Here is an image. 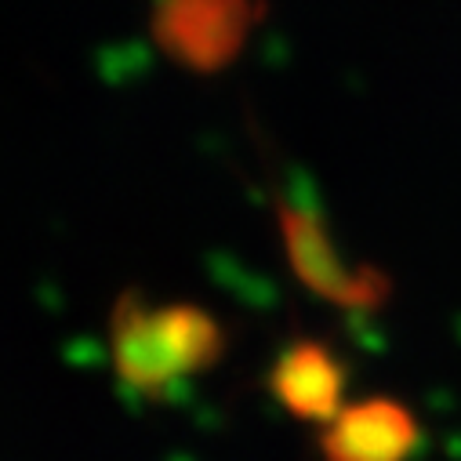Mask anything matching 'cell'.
Here are the masks:
<instances>
[{
	"instance_id": "1",
	"label": "cell",
	"mask_w": 461,
	"mask_h": 461,
	"mask_svg": "<svg viewBox=\"0 0 461 461\" xmlns=\"http://www.w3.org/2000/svg\"><path fill=\"white\" fill-rule=\"evenodd\" d=\"M105 353L131 396L171 403L185 382L211 375L225 360L229 334L196 302H149L142 291L124 287L105 316Z\"/></svg>"
},
{
	"instance_id": "2",
	"label": "cell",
	"mask_w": 461,
	"mask_h": 461,
	"mask_svg": "<svg viewBox=\"0 0 461 461\" xmlns=\"http://www.w3.org/2000/svg\"><path fill=\"white\" fill-rule=\"evenodd\" d=\"M276 237L294 280L320 302L345 312H378L393 302V280L385 269L341 255L323 214L294 196H276Z\"/></svg>"
},
{
	"instance_id": "3",
	"label": "cell",
	"mask_w": 461,
	"mask_h": 461,
	"mask_svg": "<svg viewBox=\"0 0 461 461\" xmlns=\"http://www.w3.org/2000/svg\"><path fill=\"white\" fill-rule=\"evenodd\" d=\"M418 447L421 425L396 396L349 400L320 429L323 461H411Z\"/></svg>"
},
{
	"instance_id": "4",
	"label": "cell",
	"mask_w": 461,
	"mask_h": 461,
	"mask_svg": "<svg viewBox=\"0 0 461 461\" xmlns=\"http://www.w3.org/2000/svg\"><path fill=\"white\" fill-rule=\"evenodd\" d=\"M269 396L298 421L327 425L345 403V385H349V367L334 353V345L323 338L298 334L291 338L280 357L269 367Z\"/></svg>"
}]
</instances>
